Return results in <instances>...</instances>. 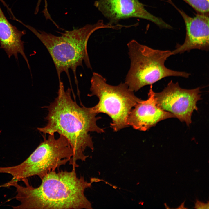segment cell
Listing matches in <instances>:
<instances>
[{
	"label": "cell",
	"instance_id": "1",
	"mask_svg": "<svg viewBox=\"0 0 209 209\" xmlns=\"http://www.w3.org/2000/svg\"><path fill=\"white\" fill-rule=\"evenodd\" d=\"M71 89H64L63 83L59 82L57 96L47 108L48 112L45 119L47 124L38 130L45 135L57 133L65 137L73 149V156L69 164L75 168L79 167L77 161H85L89 157L84 154L86 148L94 149L92 138L89 132H104L103 129L98 126L97 120L101 118L92 107L79 106L71 97Z\"/></svg>",
	"mask_w": 209,
	"mask_h": 209
},
{
	"label": "cell",
	"instance_id": "2",
	"mask_svg": "<svg viewBox=\"0 0 209 209\" xmlns=\"http://www.w3.org/2000/svg\"><path fill=\"white\" fill-rule=\"evenodd\" d=\"M39 186L30 185L27 180L26 186L17 182L10 183L16 189L15 198L20 203L15 209H92L91 204L84 194L92 183L84 176H77L75 168L68 171H51L41 179Z\"/></svg>",
	"mask_w": 209,
	"mask_h": 209
},
{
	"label": "cell",
	"instance_id": "3",
	"mask_svg": "<svg viewBox=\"0 0 209 209\" xmlns=\"http://www.w3.org/2000/svg\"><path fill=\"white\" fill-rule=\"evenodd\" d=\"M23 25L31 31L46 47L54 63L59 82L61 75L65 72L71 83L69 70L74 75L75 84L78 86L76 69L82 66L84 62L87 67L92 69L87 51L89 39L95 31L102 28L115 29V25L109 22L105 23L102 20L92 24H87L79 28L66 30L56 36L44 31L37 30L31 26Z\"/></svg>",
	"mask_w": 209,
	"mask_h": 209
},
{
	"label": "cell",
	"instance_id": "4",
	"mask_svg": "<svg viewBox=\"0 0 209 209\" xmlns=\"http://www.w3.org/2000/svg\"><path fill=\"white\" fill-rule=\"evenodd\" d=\"M43 137V141L25 161L16 166L0 167V173L11 175V181L17 182L34 176L41 179L69 162L74 152L65 137L60 135L56 139L54 134H49L47 138L44 135Z\"/></svg>",
	"mask_w": 209,
	"mask_h": 209
},
{
	"label": "cell",
	"instance_id": "5",
	"mask_svg": "<svg viewBox=\"0 0 209 209\" xmlns=\"http://www.w3.org/2000/svg\"><path fill=\"white\" fill-rule=\"evenodd\" d=\"M127 45L131 64L125 83L134 92L166 77L188 78L190 75L187 72L172 70L165 66V61L172 55V51L154 49L135 40H131Z\"/></svg>",
	"mask_w": 209,
	"mask_h": 209
},
{
	"label": "cell",
	"instance_id": "6",
	"mask_svg": "<svg viewBox=\"0 0 209 209\" xmlns=\"http://www.w3.org/2000/svg\"><path fill=\"white\" fill-rule=\"evenodd\" d=\"M90 82L91 93L88 96H96L99 100L92 107L93 111L96 114L103 113L108 115L112 120L110 127L115 132L128 127L127 119L130 111L141 99L125 82L110 85L98 73H93Z\"/></svg>",
	"mask_w": 209,
	"mask_h": 209
},
{
	"label": "cell",
	"instance_id": "7",
	"mask_svg": "<svg viewBox=\"0 0 209 209\" xmlns=\"http://www.w3.org/2000/svg\"><path fill=\"white\" fill-rule=\"evenodd\" d=\"M199 87L191 89L181 88L178 82L170 81L161 92L154 93L157 105L162 110L173 114L188 126L191 123V116L197 110V101L201 99Z\"/></svg>",
	"mask_w": 209,
	"mask_h": 209
},
{
	"label": "cell",
	"instance_id": "8",
	"mask_svg": "<svg viewBox=\"0 0 209 209\" xmlns=\"http://www.w3.org/2000/svg\"><path fill=\"white\" fill-rule=\"evenodd\" d=\"M94 5L112 24H118L122 19L137 18L150 21L160 28H172L162 19L147 11L139 0H96Z\"/></svg>",
	"mask_w": 209,
	"mask_h": 209
},
{
	"label": "cell",
	"instance_id": "9",
	"mask_svg": "<svg viewBox=\"0 0 209 209\" xmlns=\"http://www.w3.org/2000/svg\"><path fill=\"white\" fill-rule=\"evenodd\" d=\"M182 17L185 25L186 36L183 43L177 44L172 55L182 53L193 49L206 51L209 46L208 15L199 13L193 17L174 5Z\"/></svg>",
	"mask_w": 209,
	"mask_h": 209
},
{
	"label": "cell",
	"instance_id": "10",
	"mask_svg": "<svg viewBox=\"0 0 209 209\" xmlns=\"http://www.w3.org/2000/svg\"><path fill=\"white\" fill-rule=\"evenodd\" d=\"M154 93L151 85L148 99L145 100H141L130 111L127 121L128 126L136 130L145 131L161 120L175 118L173 114L162 110L157 105Z\"/></svg>",
	"mask_w": 209,
	"mask_h": 209
},
{
	"label": "cell",
	"instance_id": "11",
	"mask_svg": "<svg viewBox=\"0 0 209 209\" xmlns=\"http://www.w3.org/2000/svg\"><path fill=\"white\" fill-rule=\"evenodd\" d=\"M25 34V30H19L10 23L0 6V48L4 50L9 58L14 55L18 60V54H20L30 69L24 52V42L21 39Z\"/></svg>",
	"mask_w": 209,
	"mask_h": 209
},
{
	"label": "cell",
	"instance_id": "12",
	"mask_svg": "<svg viewBox=\"0 0 209 209\" xmlns=\"http://www.w3.org/2000/svg\"><path fill=\"white\" fill-rule=\"evenodd\" d=\"M199 13L208 15L209 0H183Z\"/></svg>",
	"mask_w": 209,
	"mask_h": 209
},
{
	"label": "cell",
	"instance_id": "13",
	"mask_svg": "<svg viewBox=\"0 0 209 209\" xmlns=\"http://www.w3.org/2000/svg\"><path fill=\"white\" fill-rule=\"evenodd\" d=\"M194 208L195 209H209L208 201L207 203H206L199 201L197 199Z\"/></svg>",
	"mask_w": 209,
	"mask_h": 209
},
{
	"label": "cell",
	"instance_id": "14",
	"mask_svg": "<svg viewBox=\"0 0 209 209\" xmlns=\"http://www.w3.org/2000/svg\"><path fill=\"white\" fill-rule=\"evenodd\" d=\"M90 181L92 183L94 182H98L101 181H105L102 179L95 177L91 178L90 179Z\"/></svg>",
	"mask_w": 209,
	"mask_h": 209
},
{
	"label": "cell",
	"instance_id": "15",
	"mask_svg": "<svg viewBox=\"0 0 209 209\" xmlns=\"http://www.w3.org/2000/svg\"><path fill=\"white\" fill-rule=\"evenodd\" d=\"M184 202L180 206H179V207L178 208H185L183 207H184Z\"/></svg>",
	"mask_w": 209,
	"mask_h": 209
}]
</instances>
